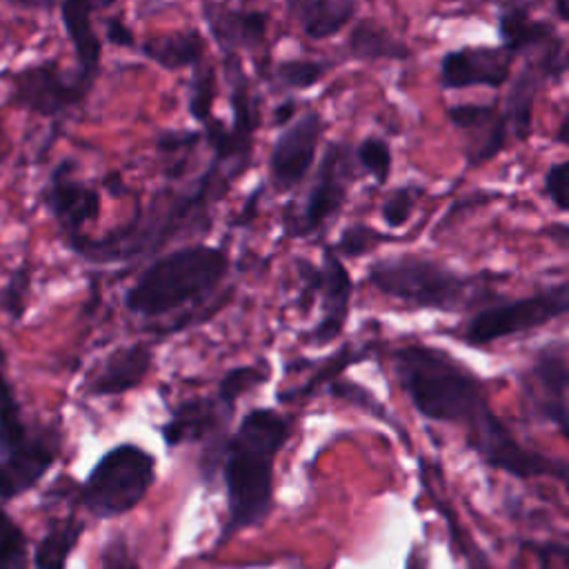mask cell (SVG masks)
<instances>
[{
    "label": "cell",
    "mask_w": 569,
    "mask_h": 569,
    "mask_svg": "<svg viewBox=\"0 0 569 569\" xmlns=\"http://www.w3.org/2000/svg\"><path fill=\"white\" fill-rule=\"evenodd\" d=\"M240 173L220 160L211 158L207 169L184 189H162L151 202L140 209L129 222L89 238L84 233L67 240V244L82 258L93 262L133 260L156 253L173 238L202 233L211 224V211L224 198Z\"/></svg>",
    "instance_id": "obj_1"
},
{
    "label": "cell",
    "mask_w": 569,
    "mask_h": 569,
    "mask_svg": "<svg viewBox=\"0 0 569 569\" xmlns=\"http://www.w3.org/2000/svg\"><path fill=\"white\" fill-rule=\"evenodd\" d=\"M289 436V420L269 407L251 409L222 447L227 522L222 540L262 525L273 502V465Z\"/></svg>",
    "instance_id": "obj_2"
},
{
    "label": "cell",
    "mask_w": 569,
    "mask_h": 569,
    "mask_svg": "<svg viewBox=\"0 0 569 569\" xmlns=\"http://www.w3.org/2000/svg\"><path fill=\"white\" fill-rule=\"evenodd\" d=\"M393 367L411 405L427 420L471 431L491 413L480 378L442 349L405 345L393 351Z\"/></svg>",
    "instance_id": "obj_3"
},
{
    "label": "cell",
    "mask_w": 569,
    "mask_h": 569,
    "mask_svg": "<svg viewBox=\"0 0 569 569\" xmlns=\"http://www.w3.org/2000/svg\"><path fill=\"white\" fill-rule=\"evenodd\" d=\"M229 271L220 247L187 244L153 260L124 296V307L144 318L171 313L211 293Z\"/></svg>",
    "instance_id": "obj_4"
},
{
    "label": "cell",
    "mask_w": 569,
    "mask_h": 569,
    "mask_svg": "<svg viewBox=\"0 0 569 569\" xmlns=\"http://www.w3.org/2000/svg\"><path fill=\"white\" fill-rule=\"evenodd\" d=\"M369 282L413 309L462 311L496 300L487 276L458 273L431 258L409 253L376 260L369 267Z\"/></svg>",
    "instance_id": "obj_5"
},
{
    "label": "cell",
    "mask_w": 569,
    "mask_h": 569,
    "mask_svg": "<svg viewBox=\"0 0 569 569\" xmlns=\"http://www.w3.org/2000/svg\"><path fill=\"white\" fill-rule=\"evenodd\" d=\"M153 480L156 458L147 449L124 442L93 465L80 489V500L96 518H116L140 505Z\"/></svg>",
    "instance_id": "obj_6"
},
{
    "label": "cell",
    "mask_w": 569,
    "mask_h": 569,
    "mask_svg": "<svg viewBox=\"0 0 569 569\" xmlns=\"http://www.w3.org/2000/svg\"><path fill=\"white\" fill-rule=\"evenodd\" d=\"M569 309V287L558 282L538 293L518 300H493V305L480 307L462 327L460 338L469 345L482 347L493 340H502L522 331L538 329L556 318H562Z\"/></svg>",
    "instance_id": "obj_7"
},
{
    "label": "cell",
    "mask_w": 569,
    "mask_h": 569,
    "mask_svg": "<svg viewBox=\"0 0 569 569\" xmlns=\"http://www.w3.org/2000/svg\"><path fill=\"white\" fill-rule=\"evenodd\" d=\"M7 104L40 118H60L78 109L96 84L78 71H64L58 60H40L20 67L7 76Z\"/></svg>",
    "instance_id": "obj_8"
},
{
    "label": "cell",
    "mask_w": 569,
    "mask_h": 569,
    "mask_svg": "<svg viewBox=\"0 0 569 569\" xmlns=\"http://www.w3.org/2000/svg\"><path fill=\"white\" fill-rule=\"evenodd\" d=\"M356 178L353 147L342 140H331L325 147L320 164L316 169L313 184L305 198V204L296 213L284 216L289 236H311L322 231L331 218L340 213L347 202L349 187Z\"/></svg>",
    "instance_id": "obj_9"
},
{
    "label": "cell",
    "mask_w": 569,
    "mask_h": 569,
    "mask_svg": "<svg viewBox=\"0 0 569 569\" xmlns=\"http://www.w3.org/2000/svg\"><path fill=\"white\" fill-rule=\"evenodd\" d=\"M0 458L9 471L16 493L31 489L53 465L56 447L44 436H33L22 422L20 407L2 371L0 351Z\"/></svg>",
    "instance_id": "obj_10"
},
{
    "label": "cell",
    "mask_w": 569,
    "mask_h": 569,
    "mask_svg": "<svg viewBox=\"0 0 569 569\" xmlns=\"http://www.w3.org/2000/svg\"><path fill=\"white\" fill-rule=\"evenodd\" d=\"M498 31L502 47L525 62L536 64L549 82H560L569 69L567 44L553 22L531 18L522 2H507L498 13Z\"/></svg>",
    "instance_id": "obj_11"
},
{
    "label": "cell",
    "mask_w": 569,
    "mask_h": 569,
    "mask_svg": "<svg viewBox=\"0 0 569 569\" xmlns=\"http://www.w3.org/2000/svg\"><path fill=\"white\" fill-rule=\"evenodd\" d=\"M467 445L493 469L516 478L551 476L567 482V462L527 449L491 411L476 429L467 431Z\"/></svg>",
    "instance_id": "obj_12"
},
{
    "label": "cell",
    "mask_w": 569,
    "mask_h": 569,
    "mask_svg": "<svg viewBox=\"0 0 569 569\" xmlns=\"http://www.w3.org/2000/svg\"><path fill=\"white\" fill-rule=\"evenodd\" d=\"M298 269L305 282L302 296L309 300V296L320 293V309H322V316L316 322V327L307 333V340L313 345H329L340 336L345 320L349 316L353 280L342 258L333 251V247H325L320 267L302 260L298 262Z\"/></svg>",
    "instance_id": "obj_13"
},
{
    "label": "cell",
    "mask_w": 569,
    "mask_h": 569,
    "mask_svg": "<svg viewBox=\"0 0 569 569\" xmlns=\"http://www.w3.org/2000/svg\"><path fill=\"white\" fill-rule=\"evenodd\" d=\"M325 118L316 109H307L278 133L269 153V180L278 191H291L305 182L316 162Z\"/></svg>",
    "instance_id": "obj_14"
},
{
    "label": "cell",
    "mask_w": 569,
    "mask_h": 569,
    "mask_svg": "<svg viewBox=\"0 0 569 569\" xmlns=\"http://www.w3.org/2000/svg\"><path fill=\"white\" fill-rule=\"evenodd\" d=\"M516 56L502 44H467L449 49L438 64V80L442 89L489 87L502 89L511 78Z\"/></svg>",
    "instance_id": "obj_15"
},
{
    "label": "cell",
    "mask_w": 569,
    "mask_h": 569,
    "mask_svg": "<svg viewBox=\"0 0 569 569\" xmlns=\"http://www.w3.org/2000/svg\"><path fill=\"white\" fill-rule=\"evenodd\" d=\"M42 202L56 218L64 240L80 236L84 224L100 216V193L76 176V162L71 158L60 160L49 173Z\"/></svg>",
    "instance_id": "obj_16"
},
{
    "label": "cell",
    "mask_w": 569,
    "mask_h": 569,
    "mask_svg": "<svg viewBox=\"0 0 569 569\" xmlns=\"http://www.w3.org/2000/svg\"><path fill=\"white\" fill-rule=\"evenodd\" d=\"M445 113L465 136V162L469 169L482 167L505 151L509 127L498 102H458L449 104Z\"/></svg>",
    "instance_id": "obj_17"
},
{
    "label": "cell",
    "mask_w": 569,
    "mask_h": 569,
    "mask_svg": "<svg viewBox=\"0 0 569 569\" xmlns=\"http://www.w3.org/2000/svg\"><path fill=\"white\" fill-rule=\"evenodd\" d=\"M567 387H569V369H567V349L565 345H547L531 362L525 389L531 407L538 416L553 422L560 433H567Z\"/></svg>",
    "instance_id": "obj_18"
},
{
    "label": "cell",
    "mask_w": 569,
    "mask_h": 569,
    "mask_svg": "<svg viewBox=\"0 0 569 569\" xmlns=\"http://www.w3.org/2000/svg\"><path fill=\"white\" fill-rule=\"evenodd\" d=\"M202 20L222 56L251 51L267 42L269 13L262 9H240L220 0H204Z\"/></svg>",
    "instance_id": "obj_19"
},
{
    "label": "cell",
    "mask_w": 569,
    "mask_h": 569,
    "mask_svg": "<svg viewBox=\"0 0 569 569\" xmlns=\"http://www.w3.org/2000/svg\"><path fill=\"white\" fill-rule=\"evenodd\" d=\"M116 0H60V20L73 47L78 73L91 82L100 76L102 40L93 29V16L104 11Z\"/></svg>",
    "instance_id": "obj_20"
},
{
    "label": "cell",
    "mask_w": 569,
    "mask_h": 569,
    "mask_svg": "<svg viewBox=\"0 0 569 569\" xmlns=\"http://www.w3.org/2000/svg\"><path fill=\"white\" fill-rule=\"evenodd\" d=\"M153 362V351L149 345L136 342L120 347L107 356L102 367L89 380L91 396H120L136 389L149 373Z\"/></svg>",
    "instance_id": "obj_21"
},
{
    "label": "cell",
    "mask_w": 569,
    "mask_h": 569,
    "mask_svg": "<svg viewBox=\"0 0 569 569\" xmlns=\"http://www.w3.org/2000/svg\"><path fill=\"white\" fill-rule=\"evenodd\" d=\"M360 0H284V13L311 40L340 33L353 18Z\"/></svg>",
    "instance_id": "obj_22"
},
{
    "label": "cell",
    "mask_w": 569,
    "mask_h": 569,
    "mask_svg": "<svg viewBox=\"0 0 569 569\" xmlns=\"http://www.w3.org/2000/svg\"><path fill=\"white\" fill-rule=\"evenodd\" d=\"M227 416H231V409L218 398H191L178 405L173 416L160 427V433L167 447H176L211 436Z\"/></svg>",
    "instance_id": "obj_23"
},
{
    "label": "cell",
    "mask_w": 569,
    "mask_h": 569,
    "mask_svg": "<svg viewBox=\"0 0 569 569\" xmlns=\"http://www.w3.org/2000/svg\"><path fill=\"white\" fill-rule=\"evenodd\" d=\"M138 51L164 71L193 69L207 60V42L198 29L149 36L138 44Z\"/></svg>",
    "instance_id": "obj_24"
},
{
    "label": "cell",
    "mask_w": 569,
    "mask_h": 569,
    "mask_svg": "<svg viewBox=\"0 0 569 569\" xmlns=\"http://www.w3.org/2000/svg\"><path fill=\"white\" fill-rule=\"evenodd\" d=\"M347 51L353 60L376 62V60H409L413 56L411 47L393 36L382 22L376 18H360L349 36Z\"/></svg>",
    "instance_id": "obj_25"
},
{
    "label": "cell",
    "mask_w": 569,
    "mask_h": 569,
    "mask_svg": "<svg viewBox=\"0 0 569 569\" xmlns=\"http://www.w3.org/2000/svg\"><path fill=\"white\" fill-rule=\"evenodd\" d=\"M547 82H549L547 76L536 64L525 62V67L518 71V76L509 87L502 113H505L509 133H513L520 142H525L531 136L533 102Z\"/></svg>",
    "instance_id": "obj_26"
},
{
    "label": "cell",
    "mask_w": 569,
    "mask_h": 569,
    "mask_svg": "<svg viewBox=\"0 0 569 569\" xmlns=\"http://www.w3.org/2000/svg\"><path fill=\"white\" fill-rule=\"evenodd\" d=\"M82 531H84V525L71 516L64 520L51 522L47 533L36 545V553H33L36 569H64Z\"/></svg>",
    "instance_id": "obj_27"
},
{
    "label": "cell",
    "mask_w": 569,
    "mask_h": 569,
    "mask_svg": "<svg viewBox=\"0 0 569 569\" xmlns=\"http://www.w3.org/2000/svg\"><path fill=\"white\" fill-rule=\"evenodd\" d=\"M329 67L331 64L327 60L289 58V60H280L271 69V78L282 89H296V91L302 89L305 91V89H311L313 84H318L327 76Z\"/></svg>",
    "instance_id": "obj_28"
},
{
    "label": "cell",
    "mask_w": 569,
    "mask_h": 569,
    "mask_svg": "<svg viewBox=\"0 0 569 569\" xmlns=\"http://www.w3.org/2000/svg\"><path fill=\"white\" fill-rule=\"evenodd\" d=\"M202 140V131L191 129H164L158 133L156 147L164 158V171L169 176H180L191 158V151Z\"/></svg>",
    "instance_id": "obj_29"
},
{
    "label": "cell",
    "mask_w": 569,
    "mask_h": 569,
    "mask_svg": "<svg viewBox=\"0 0 569 569\" xmlns=\"http://www.w3.org/2000/svg\"><path fill=\"white\" fill-rule=\"evenodd\" d=\"M216 93V69L204 60L202 64L193 67L187 91V109L198 124H204L213 116Z\"/></svg>",
    "instance_id": "obj_30"
},
{
    "label": "cell",
    "mask_w": 569,
    "mask_h": 569,
    "mask_svg": "<svg viewBox=\"0 0 569 569\" xmlns=\"http://www.w3.org/2000/svg\"><path fill=\"white\" fill-rule=\"evenodd\" d=\"M353 160L356 164L369 173L378 184H385L391 176L393 167V153L385 138L380 136H365L358 147H353Z\"/></svg>",
    "instance_id": "obj_31"
},
{
    "label": "cell",
    "mask_w": 569,
    "mask_h": 569,
    "mask_svg": "<svg viewBox=\"0 0 569 569\" xmlns=\"http://www.w3.org/2000/svg\"><path fill=\"white\" fill-rule=\"evenodd\" d=\"M27 538L0 507V569H27Z\"/></svg>",
    "instance_id": "obj_32"
},
{
    "label": "cell",
    "mask_w": 569,
    "mask_h": 569,
    "mask_svg": "<svg viewBox=\"0 0 569 569\" xmlns=\"http://www.w3.org/2000/svg\"><path fill=\"white\" fill-rule=\"evenodd\" d=\"M269 369H262V367H253V365H244V367H236L231 369L218 385V400L229 407L233 411V405L236 400L247 393L249 389L258 387L260 382H264Z\"/></svg>",
    "instance_id": "obj_33"
},
{
    "label": "cell",
    "mask_w": 569,
    "mask_h": 569,
    "mask_svg": "<svg viewBox=\"0 0 569 569\" xmlns=\"http://www.w3.org/2000/svg\"><path fill=\"white\" fill-rule=\"evenodd\" d=\"M418 196H420V189L413 187V184H405V187L393 189L380 207V216H382L385 224L391 227V229L402 227L409 220V216H411V211L418 202Z\"/></svg>",
    "instance_id": "obj_34"
},
{
    "label": "cell",
    "mask_w": 569,
    "mask_h": 569,
    "mask_svg": "<svg viewBox=\"0 0 569 569\" xmlns=\"http://www.w3.org/2000/svg\"><path fill=\"white\" fill-rule=\"evenodd\" d=\"M385 240H389V238L367 224H351L340 233L333 251L338 256H362L369 249H373L378 242H385Z\"/></svg>",
    "instance_id": "obj_35"
},
{
    "label": "cell",
    "mask_w": 569,
    "mask_h": 569,
    "mask_svg": "<svg viewBox=\"0 0 569 569\" xmlns=\"http://www.w3.org/2000/svg\"><path fill=\"white\" fill-rule=\"evenodd\" d=\"M567 182H569V162H553L542 178V191L558 211H567Z\"/></svg>",
    "instance_id": "obj_36"
},
{
    "label": "cell",
    "mask_w": 569,
    "mask_h": 569,
    "mask_svg": "<svg viewBox=\"0 0 569 569\" xmlns=\"http://www.w3.org/2000/svg\"><path fill=\"white\" fill-rule=\"evenodd\" d=\"M27 289H29V271H27V267H22V269H18V271L9 278V282H7L4 291H2V307H4V311L11 313L13 318H20L22 311H24Z\"/></svg>",
    "instance_id": "obj_37"
},
{
    "label": "cell",
    "mask_w": 569,
    "mask_h": 569,
    "mask_svg": "<svg viewBox=\"0 0 569 569\" xmlns=\"http://www.w3.org/2000/svg\"><path fill=\"white\" fill-rule=\"evenodd\" d=\"M100 569H138V562L122 536L107 540L100 553Z\"/></svg>",
    "instance_id": "obj_38"
},
{
    "label": "cell",
    "mask_w": 569,
    "mask_h": 569,
    "mask_svg": "<svg viewBox=\"0 0 569 569\" xmlns=\"http://www.w3.org/2000/svg\"><path fill=\"white\" fill-rule=\"evenodd\" d=\"M331 391L333 393H338V396H345L347 400H351V402H356V405H360L362 409H367L369 413H373L376 418H380V420H387L389 422V418H387V411L382 409V405L367 391V389H362V387H358V385H353V382H333V387H331Z\"/></svg>",
    "instance_id": "obj_39"
},
{
    "label": "cell",
    "mask_w": 569,
    "mask_h": 569,
    "mask_svg": "<svg viewBox=\"0 0 569 569\" xmlns=\"http://www.w3.org/2000/svg\"><path fill=\"white\" fill-rule=\"evenodd\" d=\"M107 42L113 44V47H122V49L138 47L133 31L120 18H109L107 20Z\"/></svg>",
    "instance_id": "obj_40"
},
{
    "label": "cell",
    "mask_w": 569,
    "mask_h": 569,
    "mask_svg": "<svg viewBox=\"0 0 569 569\" xmlns=\"http://www.w3.org/2000/svg\"><path fill=\"white\" fill-rule=\"evenodd\" d=\"M405 569H429V556L425 553V549L420 545H413L407 553L405 560Z\"/></svg>",
    "instance_id": "obj_41"
},
{
    "label": "cell",
    "mask_w": 569,
    "mask_h": 569,
    "mask_svg": "<svg viewBox=\"0 0 569 569\" xmlns=\"http://www.w3.org/2000/svg\"><path fill=\"white\" fill-rule=\"evenodd\" d=\"M13 496H18L16 487H13V480H11L9 471L4 469V465L0 462V498L4 500V498H13Z\"/></svg>",
    "instance_id": "obj_42"
},
{
    "label": "cell",
    "mask_w": 569,
    "mask_h": 569,
    "mask_svg": "<svg viewBox=\"0 0 569 569\" xmlns=\"http://www.w3.org/2000/svg\"><path fill=\"white\" fill-rule=\"evenodd\" d=\"M293 100H287V104H280L278 109H276V124H287L289 120H291V116H293Z\"/></svg>",
    "instance_id": "obj_43"
},
{
    "label": "cell",
    "mask_w": 569,
    "mask_h": 569,
    "mask_svg": "<svg viewBox=\"0 0 569 569\" xmlns=\"http://www.w3.org/2000/svg\"><path fill=\"white\" fill-rule=\"evenodd\" d=\"M556 140H558V144H567V142H569V113L562 116V120H560V124H558Z\"/></svg>",
    "instance_id": "obj_44"
},
{
    "label": "cell",
    "mask_w": 569,
    "mask_h": 569,
    "mask_svg": "<svg viewBox=\"0 0 569 569\" xmlns=\"http://www.w3.org/2000/svg\"><path fill=\"white\" fill-rule=\"evenodd\" d=\"M553 2V9H556V16L560 22H567L569 18V0H551Z\"/></svg>",
    "instance_id": "obj_45"
},
{
    "label": "cell",
    "mask_w": 569,
    "mask_h": 569,
    "mask_svg": "<svg viewBox=\"0 0 569 569\" xmlns=\"http://www.w3.org/2000/svg\"><path fill=\"white\" fill-rule=\"evenodd\" d=\"M467 569H489V567H487V562H485L482 551L473 549V558L469 560V567H467Z\"/></svg>",
    "instance_id": "obj_46"
},
{
    "label": "cell",
    "mask_w": 569,
    "mask_h": 569,
    "mask_svg": "<svg viewBox=\"0 0 569 569\" xmlns=\"http://www.w3.org/2000/svg\"><path fill=\"white\" fill-rule=\"evenodd\" d=\"M496 2H498V0H496ZM500 2H505V0H500Z\"/></svg>",
    "instance_id": "obj_47"
}]
</instances>
